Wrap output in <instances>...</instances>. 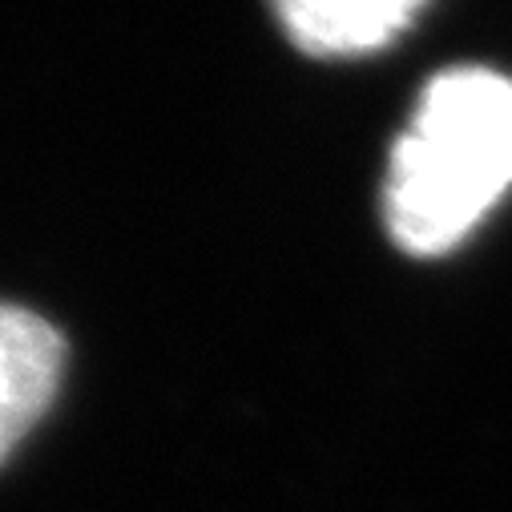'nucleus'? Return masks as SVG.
Wrapping results in <instances>:
<instances>
[{
  "label": "nucleus",
  "instance_id": "7ed1b4c3",
  "mask_svg": "<svg viewBox=\"0 0 512 512\" xmlns=\"http://www.w3.org/2000/svg\"><path fill=\"white\" fill-rule=\"evenodd\" d=\"M287 37L311 57H359L396 41L428 0H271Z\"/></svg>",
  "mask_w": 512,
  "mask_h": 512
},
{
  "label": "nucleus",
  "instance_id": "f03ea898",
  "mask_svg": "<svg viewBox=\"0 0 512 512\" xmlns=\"http://www.w3.org/2000/svg\"><path fill=\"white\" fill-rule=\"evenodd\" d=\"M65 367V343L41 315L0 303V460L49 412Z\"/></svg>",
  "mask_w": 512,
  "mask_h": 512
},
{
  "label": "nucleus",
  "instance_id": "f257e3e1",
  "mask_svg": "<svg viewBox=\"0 0 512 512\" xmlns=\"http://www.w3.org/2000/svg\"><path fill=\"white\" fill-rule=\"evenodd\" d=\"M512 186V81L464 65L436 73L392 150L383 218L420 259L460 246Z\"/></svg>",
  "mask_w": 512,
  "mask_h": 512
}]
</instances>
